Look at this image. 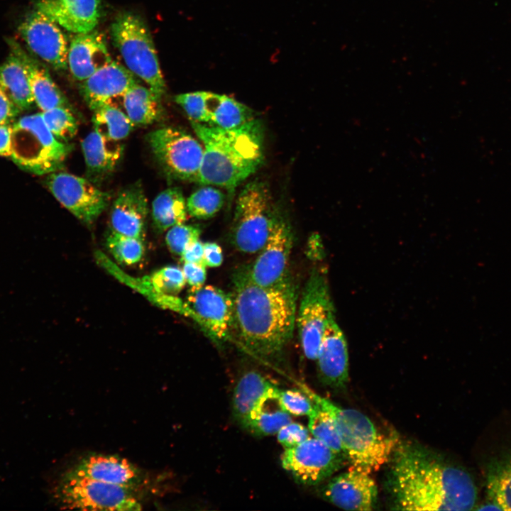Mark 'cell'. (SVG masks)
Listing matches in <instances>:
<instances>
[{
	"instance_id": "6da1fadb",
	"label": "cell",
	"mask_w": 511,
	"mask_h": 511,
	"mask_svg": "<svg viewBox=\"0 0 511 511\" xmlns=\"http://www.w3.org/2000/svg\"><path fill=\"white\" fill-rule=\"evenodd\" d=\"M388 462L392 510H471L476 506L477 489L470 474L431 451L400 443Z\"/></svg>"
},
{
	"instance_id": "7a4b0ae2",
	"label": "cell",
	"mask_w": 511,
	"mask_h": 511,
	"mask_svg": "<svg viewBox=\"0 0 511 511\" xmlns=\"http://www.w3.org/2000/svg\"><path fill=\"white\" fill-rule=\"evenodd\" d=\"M233 325L245 348L255 356L278 358L292 337L297 295L287 278L273 286L253 282L246 268L233 276Z\"/></svg>"
},
{
	"instance_id": "3957f363",
	"label": "cell",
	"mask_w": 511,
	"mask_h": 511,
	"mask_svg": "<svg viewBox=\"0 0 511 511\" xmlns=\"http://www.w3.org/2000/svg\"><path fill=\"white\" fill-rule=\"evenodd\" d=\"M191 125L204 147L199 184L232 189L262 165L264 133L260 120L231 129L193 121Z\"/></svg>"
},
{
	"instance_id": "277c9868",
	"label": "cell",
	"mask_w": 511,
	"mask_h": 511,
	"mask_svg": "<svg viewBox=\"0 0 511 511\" xmlns=\"http://www.w3.org/2000/svg\"><path fill=\"white\" fill-rule=\"evenodd\" d=\"M301 390L333 418L349 468L368 473L388 463L395 443L378 432L371 420L354 409L343 408L304 384Z\"/></svg>"
},
{
	"instance_id": "5b68a950",
	"label": "cell",
	"mask_w": 511,
	"mask_h": 511,
	"mask_svg": "<svg viewBox=\"0 0 511 511\" xmlns=\"http://www.w3.org/2000/svg\"><path fill=\"white\" fill-rule=\"evenodd\" d=\"M284 216L266 183L254 180L242 189L236 203L232 239L245 253H258Z\"/></svg>"
},
{
	"instance_id": "8992f818",
	"label": "cell",
	"mask_w": 511,
	"mask_h": 511,
	"mask_svg": "<svg viewBox=\"0 0 511 511\" xmlns=\"http://www.w3.org/2000/svg\"><path fill=\"white\" fill-rule=\"evenodd\" d=\"M72 148V144L55 138L40 112L23 116L13 123L11 159L24 170L40 175L57 171Z\"/></svg>"
},
{
	"instance_id": "52a82bcc",
	"label": "cell",
	"mask_w": 511,
	"mask_h": 511,
	"mask_svg": "<svg viewBox=\"0 0 511 511\" xmlns=\"http://www.w3.org/2000/svg\"><path fill=\"white\" fill-rule=\"evenodd\" d=\"M111 34L127 69L161 99L165 92V83L152 37L144 21L132 13H122L113 22Z\"/></svg>"
},
{
	"instance_id": "ba28073f",
	"label": "cell",
	"mask_w": 511,
	"mask_h": 511,
	"mask_svg": "<svg viewBox=\"0 0 511 511\" xmlns=\"http://www.w3.org/2000/svg\"><path fill=\"white\" fill-rule=\"evenodd\" d=\"M136 490L65 472L55 485L53 498L62 509L141 510Z\"/></svg>"
},
{
	"instance_id": "9c48e42d",
	"label": "cell",
	"mask_w": 511,
	"mask_h": 511,
	"mask_svg": "<svg viewBox=\"0 0 511 511\" xmlns=\"http://www.w3.org/2000/svg\"><path fill=\"white\" fill-rule=\"evenodd\" d=\"M296 324L304 356L315 361L326 326L335 316L326 271L314 268L302 292Z\"/></svg>"
},
{
	"instance_id": "30bf717a",
	"label": "cell",
	"mask_w": 511,
	"mask_h": 511,
	"mask_svg": "<svg viewBox=\"0 0 511 511\" xmlns=\"http://www.w3.org/2000/svg\"><path fill=\"white\" fill-rule=\"evenodd\" d=\"M152 153L170 178L197 182L203 145L191 134L175 126L155 129L147 136Z\"/></svg>"
},
{
	"instance_id": "8fae6325",
	"label": "cell",
	"mask_w": 511,
	"mask_h": 511,
	"mask_svg": "<svg viewBox=\"0 0 511 511\" xmlns=\"http://www.w3.org/2000/svg\"><path fill=\"white\" fill-rule=\"evenodd\" d=\"M280 460L282 468L295 480L306 486L327 480L347 461L344 454L333 450L314 437L285 449Z\"/></svg>"
},
{
	"instance_id": "7c38bea8",
	"label": "cell",
	"mask_w": 511,
	"mask_h": 511,
	"mask_svg": "<svg viewBox=\"0 0 511 511\" xmlns=\"http://www.w3.org/2000/svg\"><path fill=\"white\" fill-rule=\"evenodd\" d=\"M45 183L55 199L81 221L90 224L107 207L111 196L88 179L55 171L46 175Z\"/></svg>"
},
{
	"instance_id": "4fadbf2b",
	"label": "cell",
	"mask_w": 511,
	"mask_h": 511,
	"mask_svg": "<svg viewBox=\"0 0 511 511\" xmlns=\"http://www.w3.org/2000/svg\"><path fill=\"white\" fill-rule=\"evenodd\" d=\"M61 27L41 11L29 13L18 28L29 50L57 70L67 68L69 44Z\"/></svg>"
},
{
	"instance_id": "5bb4252c",
	"label": "cell",
	"mask_w": 511,
	"mask_h": 511,
	"mask_svg": "<svg viewBox=\"0 0 511 511\" xmlns=\"http://www.w3.org/2000/svg\"><path fill=\"white\" fill-rule=\"evenodd\" d=\"M292 244V227L282 216L254 262L249 267H245L249 279L258 285L270 287L289 278L287 266Z\"/></svg>"
},
{
	"instance_id": "9a60e30c",
	"label": "cell",
	"mask_w": 511,
	"mask_h": 511,
	"mask_svg": "<svg viewBox=\"0 0 511 511\" xmlns=\"http://www.w3.org/2000/svg\"><path fill=\"white\" fill-rule=\"evenodd\" d=\"M187 307L199 324L216 341H223L233 325V301L231 295L213 286L189 290Z\"/></svg>"
},
{
	"instance_id": "2e32d148",
	"label": "cell",
	"mask_w": 511,
	"mask_h": 511,
	"mask_svg": "<svg viewBox=\"0 0 511 511\" xmlns=\"http://www.w3.org/2000/svg\"><path fill=\"white\" fill-rule=\"evenodd\" d=\"M319 494L325 500L346 510L369 511L378 500V487L370 474L348 468L320 488Z\"/></svg>"
},
{
	"instance_id": "e0dca14e",
	"label": "cell",
	"mask_w": 511,
	"mask_h": 511,
	"mask_svg": "<svg viewBox=\"0 0 511 511\" xmlns=\"http://www.w3.org/2000/svg\"><path fill=\"white\" fill-rule=\"evenodd\" d=\"M67 473L136 490L145 481L143 472L137 466L116 455H87Z\"/></svg>"
},
{
	"instance_id": "ac0fdd59",
	"label": "cell",
	"mask_w": 511,
	"mask_h": 511,
	"mask_svg": "<svg viewBox=\"0 0 511 511\" xmlns=\"http://www.w3.org/2000/svg\"><path fill=\"white\" fill-rule=\"evenodd\" d=\"M320 380L334 389L344 388L348 380V353L345 336L335 316L329 321L316 360Z\"/></svg>"
},
{
	"instance_id": "d6986e66",
	"label": "cell",
	"mask_w": 511,
	"mask_h": 511,
	"mask_svg": "<svg viewBox=\"0 0 511 511\" xmlns=\"http://www.w3.org/2000/svg\"><path fill=\"white\" fill-rule=\"evenodd\" d=\"M148 214V199L141 185L136 182L123 188L111 209V231L144 239Z\"/></svg>"
},
{
	"instance_id": "ffe728a7",
	"label": "cell",
	"mask_w": 511,
	"mask_h": 511,
	"mask_svg": "<svg viewBox=\"0 0 511 511\" xmlns=\"http://www.w3.org/2000/svg\"><path fill=\"white\" fill-rule=\"evenodd\" d=\"M137 82L127 68L112 60L81 82L80 93L93 111L115 97H122Z\"/></svg>"
},
{
	"instance_id": "44dd1931",
	"label": "cell",
	"mask_w": 511,
	"mask_h": 511,
	"mask_svg": "<svg viewBox=\"0 0 511 511\" xmlns=\"http://www.w3.org/2000/svg\"><path fill=\"white\" fill-rule=\"evenodd\" d=\"M36 9L75 34L94 30L101 16L99 0H39Z\"/></svg>"
},
{
	"instance_id": "7402d4cb",
	"label": "cell",
	"mask_w": 511,
	"mask_h": 511,
	"mask_svg": "<svg viewBox=\"0 0 511 511\" xmlns=\"http://www.w3.org/2000/svg\"><path fill=\"white\" fill-rule=\"evenodd\" d=\"M112 61L101 33L97 31L77 33L69 44L67 68L82 82Z\"/></svg>"
},
{
	"instance_id": "603a6c76",
	"label": "cell",
	"mask_w": 511,
	"mask_h": 511,
	"mask_svg": "<svg viewBox=\"0 0 511 511\" xmlns=\"http://www.w3.org/2000/svg\"><path fill=\"white\" fill-rule=\"evenodd\" d=\"M280 388L255 370L244 373L237 382L232 397L234 419L243 427L250 417L270 400H276Z\"/></svg>"
},
{
	"instance_id": "cb8c5ba5",
	"label": "cell",
	"mask_w": 511,
	"mask_h": 511,
	"mask_svg": "<svg viewBox=\"0 0 511 511\" xmlns=\"http://www.w3.org/2000/svg\"><path fill=\"white\" fill-rule=\"evenodd\" d=\"M7 43L10 50L21 59L26 69L34 103L41 111L59 106L72 109L48 69L36 58L28 54L14 39H8Z\"/></svg>"
},
{
	"instance_id": "d4e9b609",
	"label": "cell",
	"mask_w": 511,
	"mask_h": 511,
	"mask_svg": "<svg viewBox=\"0 0 511 511\" xmlns=\"http://www.w3.org/2000/svg\"><path fill=\"white\" fill-rule=\"evenodd\" d=\"M82 149L87 179L95 182L116 169L124 148L119 141L109 139L94 130L82 140Z\"/></svg>"
},
{
	"instance_id": "484cf974",
	"label": "cell",
	"mask_w": 511,
	"mask_h": 511,
	"mask_svg": "<svg viewBox=\"0 0 511 511\" xmlns=\"http://www.w3.org/2000/svg\"><path fill=\"white\" fill-rule=\"evenodd\" d=\"M0 87L21 112L28 110L34 103L26 69L11 50L0 65Z\"/></svg>"
},
{
	"instance_id": "4316f807",
	"label": "cell",
	"mask_w": 511,
	"mask_h": 511,
	"mask_svg": "<svg viewBox=\"0 0 511 511\" xmlns=\"http://www.w3.org/2000/svg\"><path fill=\"white\" fill-rule=\"evenodd\" d=\"M125 112L134 126H147L162 115L160 99L148 87L138 82L122 96Z\"/></svg>"
},
{
	"instance_id": "83f0119b",
	"label": "cell",
	"mask_w": 511,
	"mask_h": 511,
	"mask_svg": "<svg viewBox=\"0 0 511 511\" xmlns=\"http://www.w3.org/2000/svg\"><path fill=\"white\" fill-rule=\"evenodd\" d=\"M208 123L225 129L238 127L254 119L252 110L226 95L208 93L207 100Z\"/></svg>"
},
{
	"instance_id": "f1b7e54d",
	"label": "cell",
	"mask_w": 511,
	"mask_h": 511,
	"mask_svg": "<svg viewBox=\"0 0 511 511\" xmlns=\"http://www.w3.org/2000/svg\"><path fill=\"white\" fill-rule=\"evenodd\" d=\"M485 476L491 501L502 510H511V449L488 460Z\"/></svg>"
},
{
	"instance_id": "f546056e",
	"label": "cell",
	"mask_w": 511,
	"mask_h": 511,
	"mask_svg": "<svg viewBox=\"0 0 511 511\" xmlns=\"http://www.w3.org/2000/svg\"><path fill=\"white\" fill-rule=\"evenodd\" d=\"M187 202L182 190L176 187L160 192L151 206L153 226L159 232L184 224L187 216Z\"/></svg>"
},
{
	"instance_id": "4dcf8cb0",
	"label": "cell",
	"mask_w": 511,
	"mask_h": 511,
	"mask_svg": "<svg viewBox=\"0 0 511 511\" xmlns=\"http://www.w3.org/2000/svg\"><path fill=\"white\" fill-rule=\"evenodd\" d=\"M92 111L94 130L109 139L120 141L128 137L133 128L134 125L126 112L111 101Z\"/></svg>"
},
{
	"instance_id": "1f68e13d",
	"label": "cell",
	"mask_w": 511,
	"mask_h": 511,
	"mask_svg": "<svg viewBox=\"0 0 511 511\" xmlns=\"http://www.w3.org/2000/svg\"><path fill=\"white\" fill-rule=\"evenodd\" d=\"M268 402L258 409L243 427L245 429L255 436H264L275 434L283 426L292 422L290 414L280 407L273 410L266 409Z\"/></svg>"
},
{
	"instance_id": "d6a6232c",
	"label": "cell",
	"mask_w": 511,
	"mask_h": 511,
	"mask_svg": "<svg viewBox=\"0 0 511 511\" xmlns=\"http://www.w3.org/2000/svg\"><path fill=\"white\" fill-rule=\"evenodd\" d=\"M224 199V194L219 189L211 186L202 187L187 199V212L197 219H209L221 209Z\"/></svg>"
},
{
	"instance_id": "836d02e7",
	"label": "cell",
	"mask_w": 511,
	"mask_h": 511,
	"mask_svg": "<svg viewBox=\"0 0 511 511\" xmlns=\"http://www.w3.org/2000/svg\"><path fill=\"white\" fill-rule=\"evenodd\" d=\"M106 244L110 253L120 264L131 265L138 263L145 253L143 239L111 231Z\"/></svg>"
},
{
	"instance_id": "e575fe53",
	"label": "cell",
	"mask_w": 511,
	"mask_h": 511,
	"mask_svg": "<svg viewBox=\"0 0 511 511\" xmlns=\"http://www.w3.org/2000/svg\"><path fill=\"white\" fill-rule=\"evenodd\" d=\"M308 417V429L313 436L333 450L344 454L339 434L329 413L314 404V410Z\"/></svg>"
},
{
	"instance_id": "d590c367",
	"label": "cell",
	"mask_w": 511,
	"mask_h": 511,
	"mask_svg": "<svg viewBox=\"0 0 511 511\" xmlns=\"http://www.w3.org/2000/svg\"><path fill=\"white\" fill-rule=\"evenodd\" d=\"M67 107H55L40 112L43 121L59 141L68 143L77 133L78 122Z\"/></svg>"
},
{
	"instance_id": "8d00e7d4",
	"label": "cell",
	"mask_w": 511,
	"mask_h": 511,
	"mask_svg": "<svg viewBox=\"0 0 511 511\" xmlns=\"http://www.w3.org/2000/svg\"><path fill=\"white\" fill-rule=\"evenodd\" d=\"M160 295H175L186 285L182 269L177 266H166L153 273L145 281Z\"/></svg>"
},
{
	"instance_id": "74e56055",
	"label": "cell",
	"mask_w": 511,
	"mask_h": 511,
	"mask_svg": "<svg viewBox=\"0 0 511 511\" xmlns=\"http://www.w3.org/2000/svg\"><path fill=\"white\" fill-rule=\"evenodd\" d=\"M276 402L282 410L295 416H309L314 407L311 399L297 389H280Z\"/></svg>"
},
{
	"instance_id": "f35d334b",
	"label": "cell",
	"mask_w": 511,
	"mask_h": 511,
	"mask_svg": "<svg viewBox=\"0 0 511 511\" xmlns=\"http://www.w3.org/2000/svg\"><path fill=\"white\" fill-rule=\"evenodd\" d=\"M200 234L199 227L181 224L167 230L165 242L172 253L180 256L190 244L199 240Z\"/></svg>"
},
{
	"instance_id": "ab89813d",
	"label": "cell",
	"mask_w": 511,
	"mask_h": 511,
	"mask_svg": "<svg viewBox=\"0 0 511 511\" xmlns=\"http://www.w3.org/2000/svg\"><path fill=\"white\" fill-rule=\"evenodd\" d=\"M209 92L197 91L180 94L175 97V102L179 104L191 121L208 123L207 113V100Z\"/></svg>"
},
{
	"instance_id": "60d3db41",
	"label": "cell",
	"mask_w": 511,
	"mask_h": 511,
	"mask_svg": "<svg viewBox=\"0 0 511 511\" xmlns=\"http://www.w3.org/2000/svg\"><path fill=\"white\" fill-rule=\"evenodd\" d=\"M309 437L308 428L292 422L283 426L277 433L278 441L285 449L296 446Z\"/></svg>"
},
{
	"instance_id": "b9f144b4",
	"label": "cell",
	"mask_w": 511,
	"mask_h": 511,
	"mask_svg": "<svg viewBox=\"0 0 511 511\" xmlns=\"http://www.w3.org/2000/svg\"><path fill=\"white\" fill-rule=\"evenodd\" d=\"M206 268L202 264L184 263L182 269L190 290H196L204 285L207 276Z\"/></svg>"
},
{
	"instance_id": "7bdbcfd3",
	"label": "cell",
	"mask_w": 511,
	"mask_h": 511,
	"mask_svg": "<svg viewBox=\"0 0 511 511\" xmlns=\"http://www.w3.org/2000/svg\"><path fill=\"white\" fill-rule=\"evenodd\" d=\"M21 112L0 87V124L13 123Z\"/></svg>"
},
{
	"instance_id": "ee69618b",
	"label": "cell",
	"mask_w": 511,
	"mask_h": 511,
	"mask_svg": "<svg viewBox=\"0 0 511 511\" xmlns=\"http://www.w3.org/2000/svg\"><path fill=\"white\" fill-rule=\"evenodd\" d=\"M223 261L221 248L214 242L204 243V263L207 267H219Z\"/></svg>"
},
{
	"instance_id": "f6af8a7d",
	"label": "cell",
	"mask_w": 511,
	"mask_h": 511,
	"mask_svg": "<svg viewBox=\"0 0 511 511\" xmlns=\"http://www.w3.org/2000/svg\"><path fill=\"white\" fill-rule=\"evenodd\" d=\"M180 260L183 263H195L205 265L204 263V243L198 240L190 244L180 256Z\"/></svg>"
},
{
	"instance_id": "bcb514c9",
	"label": "cell",
	"mask_w": 511,
	"mask_h": 511,
	"mask_svg": "<svg viewBox=\"0 0 511 511\" xmlns=\"http://www.w3.org/2000/svg\"><path fill=\"white\" fill-rule=\"evenodd\" d=\"M13 123L0 124V156L11 158Z\"/></svg>"
},
{
	"instance_id": "7dc6e473",
	"label": "cell",
	"mask_w": 511,
	"mask_h": 511,
	"mask_svg": "<svg viewBox=\"0 0 511 511\" xmlns=\"http://www.w3.org/2000/svg\"><path fill=\"white\" fill-rule=\"evenodd\" d=\"M478 510H502V509L496 503L493 501L482 505L480 507L476 508Z\"/></svg>"
}]
</instances>
